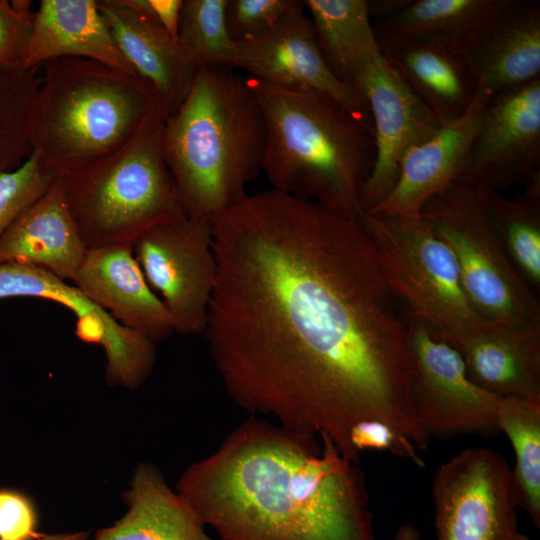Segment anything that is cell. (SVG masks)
Listing matches in <instances>:
<instances>
[{
    "mask_svg": "<svg viewBox=\"0 0 540 540\" xmlns=\"http://www.w3.org/2000/svg\"><path fill=\"white\" fill-rule=\"evenodd\" d=\"M34 18L32 1L0 0V68L24 69Z\"/></svg>",
    "mask_w": 540,
    "mask_h": 540,
    "instance_id": "cell-33",
    "label": "cell"
},
{
    "mask_svg": "<svg viewBox=\"0 0 540 540\" xmlns=\"http://www.w3.org/2000/svg\"><path fill=\"white\" fill-rule=\"evenodd\" d=\"M437 540H509L517 531L512 469L484 447L442 463L432 482Z\"/></svg>",
    "mask_w": 540,
    "mask_h": 540,
    "instance_id": "cell-10",
    "label": "cell"
},
{
    "mask_svg": "<svg viewBox=\"0 0 540 540\" xmlns=\"http://www.w3.org/2000/svg\"><path fill=\"white\" fill-rule=\"evenodd\" d=\"M57 178L34 151L19 167L0 175V237Z\"/></svg>",
    "mask_w": 540,
    "mask_h": 540,
    "instance_id": "cell-31",
    "label": "cell"
},
{
    "mask_svg": "<svg viewBox=\"0 0 540 540\" xmlns=\"http://www.w3.org/2000/svg\"><path fill=\"white\" fill-rule=\"evenodd\" d=\"M71 283L119 324L154 344L175 332L171 317L148 284L131 244L88 249Z\"/></svg>",
    "mask_w": 540,
    "mask_h": 540,
    "instance_id": "cell-17",
    "label": "cell"
},
{
    "mask_svg": "<svg viewBox=\"0 0 540 540\" xmlns=\"http://www.w3.org/2000/svg\"><path fill=\"white\" fill-rule=\"evenodd\" d=\"M227 0H184L177 46L188 68L233 67L235 42L225 19Z\"/></svg>",
    "mask_w": 540,
    "mask_h": 540,
    "instance_id": "cell-29",
    "label": "cell"
},
{
    "mask_svg": "<svg viewBox=\"0 0 540 540\" xmlns=\"http://www.w3.org/2000/svg\"><path fill=\"white\" fill-rule=\"evenodd\" d=\"M392 540H421V537L418 529L414 525L406 523L397 529Z\"/></svg>",
    "mask_w": 540,
    "mask_h": 540,
    "instance_id": "cell-37",
    "label": "cell"
},
{
    "mask_svg": "<svg viewBox=\"0 0 540 540\" xmlns=\"http://www.w3.org/2000/svg\"><path fill=\"white\" fill-rule=\"evenodd\" d=\"M163 126L157 107L125 144L58 177L88 249L132 245L154 226L186 217L165 159Z\"/></svg>",
    "mask_w": 540,
    "mask_h": 540,
    "instance_id": "cell-6",
    "label": "cell"
},
{
    "mask_svg": "<svg viewBox=\"0 0 540 540\" xmlns=\"http://www.w3.org/2000/svg\"><path fill=\"white\" fill-rule=\"evenodd\" d=\"M41 81V67L0 68V175L31 155V117Z\"/></svg>",
    "mask_w": 540,
    "mask_h": 540,
    "instance_id": "cell-30",
    "label": "cell"
},
{
    "mask_svg": "<svg viewBox=\"0 0 540 540\" xmlns=\"http://www.w3.org/2000/svg\"><path fill=\"white\" fill-rule=\"evenodd\" d=\"M87 250L57 178L0 237V264L31 265L72 282Z\"/></svg>",
    "mask_w": 540,
    "mask_h": 540,
    "instance_id": "cell-21",
    "label": "cell"
},
{
    "mask_svg": "<svg viewBox=\"0 0 540 540\" xmlns=\"http://www.w3.org/2000/svg\"><path fill=\"white\" fill-rule=\"evenodd\" d=\"M497 425L515 453L512 479L517 506L540 528V402L500 398Z\"/></svg>",
    "mask_w": 540,
    "mask_h": 540,
    "instance_id": "cell-28",
    "label": "cell"
},
{
    "mask_svg": "<svg viewBox=\"0 0 540 540\" xmlns=\"http://www.w3.org/2000/svg\"><path fill=\"white\" fill-rule=\"evenodd\" d=\"M454 348L469 379L483 390L540 402V329L493 327Z\"/></svg>",
    "mask_w": 540,
    "mask_h": 540,
    "instance_id": "cell-23",
    "label": "cell"
},
{
    "mask_svg": "<svg viewBox=\"0 0 540 540\" xmlns=\"http://www.w3.org/2000/svg\"><path fill=\"white\" fill-rule=\"evenodd\" d=\"M304 10V1L299 0H227L225 19L236 43L253 39L287 16Z\"/></svg>",
    "mask_w": 540,
    "mask_h": 540,
    "instance_id": "cell-32",
    "label": "cell"
},
{
    "mask_svg": "<svg viewBox=\"0 0 540 540\" xmlns=\"http://www.w3.org/2000/svg\"><path fill=\"white\" fill-rule=\"evenodd\" d=\"M246 80L263 113L261 170L272 189L357 217L375 158L373 127L323 92Z\"/></svg>",
    "mask_w": 540,
    "mask_h": 540,
    "instance_id": "cell-4",
    "label": "cell"
},
{
    "mask_svg": "<svg viewBox=\"0 0 540 540\" xmlns=\"http://www.w3.org/2000/svg\"><path fill=\"white\" fill-rule=\"evenodd\" d=\"M321 54L338 79L355 83L381 55L367 0H305Z\"/></svg>",
    "mask_w": 540,
    "mask_h": 540,
    "instance_id": "cell-25",
    "label": "cell"
},
{
    "mask_svg": "<svg viewBox=\"0 0 540 540\" xmlns=\"http://www.w3.org/2000/svg\"><path fill=\"white\" fill-rule=\"evenodd\" d=\"M509 540H532L530 537L516 531Z\"/></svg>",
    "mask_w": 540,
    "mask_h": 540,
    "instance_id": "cell-39",
    "label": "cell"
},
{
    "mask_svg": "<svg viewBox=\"0 0 540 540\" xmlns=\"http://www.w3.org/2000/svg\"><path fill=\"white\" fill-rule=\"evenodd\" d=\"M378 43L381 54L441 123L468 111L478 93V82L450 41L402 37Z\"/></svg>",
    "mask_w": 540,
    "mask_h": 540,
    "instance_id": "cell-19",
    "label": "cell"
},
{
    "mask_svg": "<svg viewBox=\"0 0 540 540\" xmlns=\"http://www.w3.org/2000/svg\"><path fill=\"white\" fill-rule=\"evenodd\" d=\"M162 143L186 216L213 224L261 170L264 118L246 77L231 67L198 70L164 118Z\"/></svg>",
    "mask_w": 540,
    "mask_h": 540,
    "instance_id": "cell-3",
    "label": "cell"
},
{
    "mask_svg": "<svg viewBox=\"0 0 540 540\" xmlns=\"http://www.w3.org/2000/svg\"><path fill=\"white\" fill-rule=\"evenodd\" d=\"M507 0H410L395 16L373 24L377 40L434 37L454 42Z\"/></svg>",
    "mask_w": 540,
    "mask_h": 540,
    "instance_id": "cell-27",
    "label": "cell"
},
{
    "mask_svg": "<svg viewBox=\"0 0 540 540\" xmlns=\"http://www.w3.org/2000/svg\"><path fill=\"white\" fill-rule=\"evenodd\" d=\"M157 107L136 75L83 58L48 61L32 108L33 151L63 177L125 144Z\"/></svg>",
    "mask_w": 540,
    "mask_h": 540,
    "instance_id": "cell-5",
    "label": "cell"
},
{
    "mask_svg": "<svg viewBox=\"0 0 540 540\" xmlns=\"http://www.w3.org/2000/svg\"><path fill=\"white\" fill-rule=\"evenodd\" d=\"M320 439L250 415L177 492L221 540H375L364 473Z\"/></svg>",
    "mask_w": 540,
    "mask_h": 540,
    "instance_id": "cell-2",
    "label": "cell"
},
{
    "mask_svg": "<svg viewBox=\"0 0 540 540\" xmlns=\"http://www.w3.org/2000/svg\"><path fill=\"white\" fill-rule=\"evenodd\" d=\"M97 5L118 49L154 90L163 117H168L182 103L194 77L177 43L124 0H100Z\"/></svg>",
    "mask_w": 540,
    "mask_h": 540,
    "instance_id": "cell-20",
    "label": "cell"
},
{
    "mask_svg": "<svg viewBox=\"0 0 540 540\" xmlns=\"http://www.w3.org/2000/svg\"><path fill=\"white\" fill-rule=\"evenodd\" d=\"M161 26L177 42L183 0H124Z\"/></svg>",
    "mask_w": 540,
    "mask_h": 540,
    "instance_id": "cell-36",
    "label": "cell"
},
{
    "mask_svg": "<svg viewBox=\"0 0 540 540\" xmlns=\"http://www.w3.org/2000/svg\"><path fill=\"white\" fill-rule=\"evenodd\" d=\"M540 177V78L490 99L457 182L489 191Z\"/></svg>",
    "mask_w": 540,
    "mask_h": 540,
    "instance_id": "cell-12",
    "label": "cell"
},
{
    "mask_svg": "<svg viewBox=\"0 0 540 540\" xmlns=\"http://www.w3.org/2000/svg\"><path fill=\"white\" fill-rule=\"evenodd\" d=\"M212 228L217 275L203 333L235 404L324 435L355 464L351 435L365 421L426 450L407 313L358 218L271 188Z\"/></svg>",
    "mask_w": 540,
    "mask_h": 540,
    "instance_id": "cell-1",
    "label": "cell"
},
{
    "mask_svg": "<svg viewBox=\"0 0 540 540\" xmlns=\"http://www.w3.org/2000/svg\"><path fill=\"white\" fill-rule=\"evenodd\" d=\"M88 537L87 532H74V533H59V534H42L32 540H86Z\"/></svg>",
    "mask_w": 540,
    "mask_h": 540,
    "instance_id": "cell-38",
    "label": "cell"
},
{
    "mask_svg": "<svg viewBox=\"0 0 540 540\" xmlns=\"http://www.w3.org/2000/svg\"><path fill=\"white\" fill-rule=\"evenodd\" d=\"M488 101L478 89L462 117L442 123L430 138L413 147L401 161L391 192L368 213L418 217L433 196L457 182L466 167Z\"/></svg>",
    "mask_w": 540,
    "mask_h": 540,
    "instance_id": "cell-18",
    "label": "cell"
},
{
    "mask_svg": "<svg viewBox=\"0 0 540 540\" xmlns=\"http://www.w3.org/2000/svg\"><path fill=\"white\" fill-rule=\"evenodd\" d=\"M12 297L46 299L70 310L77 317L76 335L84 342L102 346L109 384H133L155 362L153 342L119 324L72 283L48 271L26 264H0V299Z\"/></svg>",
    "mask_w": 540,
    "mask_h": 540,
    "instance_id": "cell-14",
    "label": "cell"
},
{
    "mask_svg": "<svg viewBox=\"0 0 540 540\" xmlns=\"http://www.w3.org/2000/svg\"><path fill=\"white\" fill-rule=\"evenodd\" d=\"M413 364L412 396L417 420L431 439L499 433V397L473 383L459 352L407 312Z\"/></svg>",
    "mask_w": 540,
    "mask_h": 540,
    "instance_id": "cell-9",
    "label": "cell"
},
{
    "mask_svg": "<svg viewBox=\"0 0 540 540\" xmlns=\"http://www.w3.org/2000/svg\"><path fill=\"white\" fill-rule=\"evenodd\" d=\"M38 517L33 502L24 494L0 489V540H32L37 531Z\"/></svg>",
    "mask_w": 540,
    "mask_h": 540,
    "instance_id": "cell-34",
    "label": "cell"
},
{
    "mask_svg": "<svg viewBox=\"0 0 540 540\" xmlns=\"http://www.w3.org/2000/svg\"><path fill=\"white\" fill-rule=\"evenodd\" d=\"M355 89L368 106L374 132L375 158L360 196L362 211L369 212L393 189L404 156L442 123L382 54Z\"/></svg>",
    "mask_w": 540,
    "mask_h": 540,
    "instance_id": "cell-13",
    "label": "cell"
},
{
    "mask_svg": "<svg viewBox=\"0 0 540 540\" xmlns=\"http://www.w3.org/2000/svg\"><path fill=\"white\" fill-rule=\"evenodd\" d=\"M351 441L355 451L361 456L365 450H381L412 461L417 466H424L418 456L417 448L400 436L388 425L379 421H365L352 431Z\"/></svg>",
    "mask_w": 540,
    "mask_h": 540,
    "instance_id": "cell-35",
    "label": "cell"
},
{
    "mask_svg": "<svg viewBox=\"0 0 540 540\" xmlns=\"http://www.w3.org/2000/svg\"><path fill=\"white\" fill-rule=\"evenodd\" d=\"M233 66L268 83L323 92L373 127L364 98L326 64L306 10L287 16L253 39L236 42Z\"/></svg>",
    "mask_w": 540,
    "mask_h": 540,
    "instance_id": "cell-15",
    "label": "cell"
},
{
    "mask_svg": "<svg viewBox=\"0 0 540 540\" xmlns=\"http://www.w3.org/2000/svg\"><path fill=\"white\" fill-rule=\"evenodd\" d=\"M67 57L97 61L136 75L118 49L97 1L41 0L24 69Z\"/></svg>",
    "mask_w": 540,
    "mask_h": 540,
    "instance_id": "cell-22",
    "label": "cell"
},
{
    "mask_svg": "<svg viewBox=\"0 0 540 540\" xmlns=\"http://www.w3.org/2000/svg\"><path fill=\"white\" fill-rule=\"evenodd\" d=\"M420 216L450 248L464 290L484 320L502 328L540 329L536 293L505 254L479 188L455 182L433 196Z\"/></svg>",
    "mask_w": 540,
    "mask_h": 540,
    "instance_id": "cell-8",
    "label": "cell"
},
{
    "mask_svg": "<svg viewBox=\"0 0 540 540\" xmlns=\"http://www.w3.org/2000/svg\"><path fill=\"white\" fill-rule=\"evenodd\" d=\"M493 229L508 259L530 288L540 290V177L515 198L479 188Z\"/></svg>",
    "mask_w": 540,
    "mask_h": 540,
    "instance_id": "cell-26",
    "label": "cell"
},
{
    "mask_svg": "<svg viewBox=\"0 0 540 540\" xmlns=\"http://www.w3.org/2000/svg\"><path fill=\"white\" fill-rule=\"evenodd\" d=\"M374 247L384 279L408 313L456 347L493 328L474 309L446 243L421 217L357 216Z\"/></svg>",
    "mask_w": 540,
    "mask_h": 540,
    "instance_id": "cell-7",
    "label": "cell"
},
{
    "mask_svg": "<svg viewBox=\"0 0 540 540\" xmlns=\"http://www.w3.org/2000/svg\"><path fill=\"white\" fill-rule=\"evenodd\" d=\"M212 224L183 217L154 226L132 248L150 287L160 294L175 332H204L217 263Z\"/></svg>",
    "mask_w": 540,
    "mask_h": 540,
    "instance_id": "cell-11",
    "label": "cell"
},
{
    "mask_svg": "<svg viewBox=\"0 0 540 540\" xmlns=\"http://www.w3.org/2000/svg\"><path fill=\"white\" fill-rule=\"evenodd\" d=\"M122 497L126 514L98 530L95 540H213L191 504L152 464L137 466Z\"/></svg>",
    "mask_w": 540,
    "mask_h": 540,
    "instance_id": "cell-24",
    "label": "cell"
},
{
    "mask_svg": "<svg viewBox=\"0 0 540 540\" xmlns=\"http://www.w3.org/2000/svg\"><path fill=\"white\" fill-rule=\"evenodd\" d=\"M490 100L540 78V2L507 0L464 37L451 42Z\"/></svg>",
    "mask_w": 540,
    "mask_h": 540,
    "instance_id": "cell-16",
    "label": "cell"
}]
</instances>
